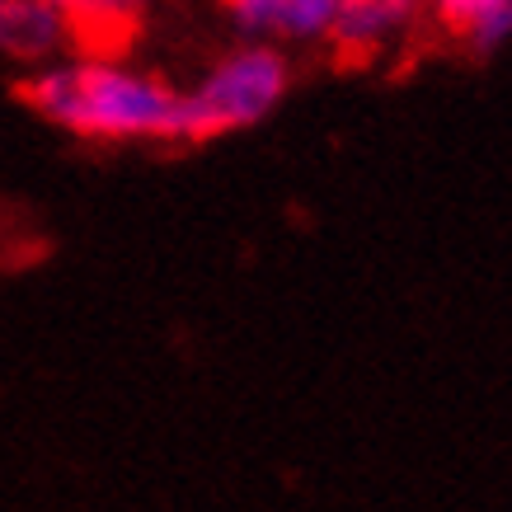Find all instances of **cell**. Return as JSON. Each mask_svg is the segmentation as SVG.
I'll use <instances>...</instances> for the list:
<instances>
[{"label":"cell","mask_w":512,"mask_h":512,"mask_svg":"<svg viewBox=\"0 0 512 512\" xmlns=\"http://www.w3.org/2000/svg\"><path fill=\"white\" fill-rule=\"evenodd\" d=\"M24 109L94 146H193L188 99L165 76L118 52H76L19 80Z\"/></svg>","instance_id":"obj_1"},{"label":"cell","mask_w":512,"mask_h":512,"mask_svg":"<svg viewBox=\"0 0 512 512\" xmlns=\"http://www.w3.org/2000/svg\"><path fill=\"white\" fill-rule=\"evenodd\" d=\"M292 76H296L292 52L240 38L231 52H221L217 62L202 71L193 90H184L193 146L221 141L231 132H249L264 118H273L282 109L287 90H292Z\"/></svg>","instance_id":"obj_2"},{"label":"cell","mask_w":512,"mask_h":512,"mask_svg":"<svg viewBox=\"0 0 512 512\" xmlns=\"http://www.w3.org/2000/svg\"><path fill=\"white\" fill-rule=\"evenodd\" d=\"M423 0H339V15L325 43L348 66H367L386 57L395 43H404L419 29Z\"/></svg>","instance_id":"obj_3"},{"label":"cell","mask_w":512,"mask_h":512,"mask_svg":"<svg viewBox=\"0 0 512 512\" xmlns=\"http://www.w3.org/2000/svg\"><path fill=\"white\" fill-rule=\"evenodd\" d=\"M226 15L245 43H273L292 52L325 43L339 0H226Z\"/></svg>","instance_id":"obj_4"},{"label":"cell","mask_w":512,"mask_h":512,"mask_svg":"<svg viewBox=\"0 0 512 512\" xmlns=\"http://www.w3.org/2000/svg\"><path fill=\"white\" fill-rule=\"evenodd\" d=\"M423 19L475 62L498 57L512 38V0H423Z\"/></svg>","instance_id":"obj_5"},{"label":"cell","mask_w":512,"mask_h":512,"mask_svg":"<svg viewBox=\"0 0 512 512\" xmlns=\"http://www.w3.org/2000/svg\"><path fill=\"white\" fill-rule=\"evenodd\" d=\"M71 29L52 0H0V57L19 66H43L66 57Z\"/></svg>","instance_id":"obj_6"},{"label":"cell","mask_w":512,"mask_h":512,"mask_svg":"<svg viewBox=\"0 0 512 512\" xmlns=\"http://www.w3.org/2000/svg\"><path fill=\"white\" fill-rule=\"evenodd\" d=\"M52 5L62 10L71 43H85L90 52H118V43L137 33L156 0H52Z\"/></svg>","instance_id":"obj_7"}]
</instances>
